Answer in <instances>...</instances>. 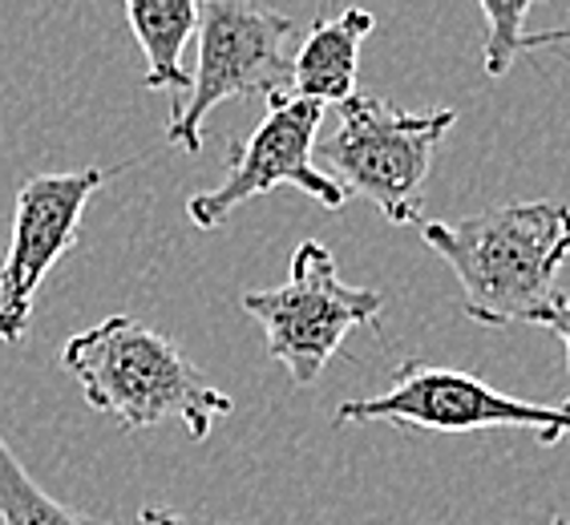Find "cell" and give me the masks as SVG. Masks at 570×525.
I'll return each instance as SVG.
<instances>
[{
  "label": "cell",
  "instance_id": "1",
  "mask_svg": "<svg viewBox=\"0 0 570 525\" xmlns=\"http://www.w3.org/2000/svg\"><path fill=\"white\" fill-rule=\"evenodd\" d=\"M421 239L453 267L473 324H534L562 299L554 287L570 259V207L562 202H505L458 222H421Z\"/></svg>",
  "mask_w": 570,
  "mask_h": 525
},
{
  "label": "cell",
  "instance_id": "2",
  "mask_svg": "<svg viewBox=\"0 0 570 525\" xmlns=\"http://www.w3.org/2000/svg\"><path fill=\"white\" fill-rule=\"evenodd\" d=\"M61 364L81 384L86 405L114 416L126 433L183 420L190 440H207L210 425L235 408L227 393L203 380L175 339L134 316H106L77 331L61 348Z\"/></svg>",
  "mask_w": 570,
  "mask_h": 525
},
{
  "label": "cell",
  "instance_id": "3",
  "mask_svg": "<svg viewBox=\"0 0 570 525\" xmlns=\"http://www.w3.org/2000/svg\"><path fill=\"white\" fill-rule=\"evenodd\" d=\"M299 24L255 0H198V69L175 101L166 138L203 150V118L227 98H284L296 81Z\"/></svg>",
  "mask_w": 570,
  "mask_h": 525
},
{
  "label": "cell",
  "instance_id": "4",
  "mask_svg": "<svg viewBox=\"0 0 570 525\" xmlns=\"http://www.w3.org/2000/svg\"><path fill=\"white\" fill-rule=\"evenodd\" d=\"M453 121V110H396L393 101L356 93L341 106V126L320 153L348 195L368 198L396 227H421L429 170Z\"/></svg>",
  "mask_w": 570,
  "mask_h": 525
},
{
  "label": "cell",
  "instance_id": "5",
  "mask_svg": "<svg viewBox=\"0 0 570 525\" xmlns=\"http://www.w3.org/2000/svg\"><path fill=\"white\" fill-rule=\"evenodd\" d=\"M243 311L264 324L267 356L284 364L299 388H307L320 380L324 364L341 351L352 328L381 324L384 296L373 287L344 284L324 242H299L287 284L247 291Z\"/></svg>",
  "mask_w": 570,
  "mask_h": 525
},
{
  "label": "cell",
  "instance_id": "6",
  "mask_svg": "<svg viewBox=\"0 0 570 525\" xmlns=\"http://www.w3.org/2000/svg\"><path fill=\"white\" fill-rule=\"evenodd\" d=\"M332 425H393L421 433H482V428H527L538 445L570 437V408L534 405L494 393L485 380L425 360H401L393 388L368 400H344Z\"/></svg>",
  "mask_w": 570,
  "mask_h": 525
},
{
  "label": "cell",
  "instance_id": "7",
  "mask_svg": "<svg viewBox=\"0 0 570 525\" xmlns=\"http://www.w3.org/2000/svg\"><path fill=\"white\" fill-rule=\"evenodd\" d=\"M328 106L312 98H272L267 118L255 126L247 142H235L230 150V170L215 190H203L187 202V219L203 230H215L247 202L275 187H296L320 207L341 210L348 202V190L332 175H320L312 166V146H316L320 121Z\"/></svg>",
  "mask_w": 570,
  "mask_h": 525
},
{
  "label": "cell",
  "instance_id": "8",
  "mask_svg": "<svg viewBox=\"0 0 570 525\" xmlns=\"http://www.w3.org/2000/svg\"><path fill=\"white\" fill-rule=\"evenodd\" d=\"M110 178V170H77V175H37L17 195L12 210L9 251L0 262V339H24L33 319L37 287L53 271L57 259L69 251L81 235L94 190Z\"/></svg>",
  "mask_w": 570,
  "mask_h": 525
},
{
  "label": "cell",
  "instance_id": "9",
  "mask_svg": "<svg viewBox=\"0 0 570 525\" xmlns=\"http://www.w3.org/2000/svg\"><path fill=\"white\" fill-rule=\"evenodd\" d=\"M376 29L368 9H344L312 29L299 41L296 53V98H312L320 106H344L356 98V69H361V44Z\"/></svg>",
  "mask_w": 570,
  "mask_h": 525
},
{
  "label": "cell",
  "instance_id": "10",
  "mask_svg": "<svg viewBox=\"0 0 570 525\" xmlns=\"http://www.w3.org/2000/svg\"><path fill=\"white\" fill-rule=\"evenodd\" d=\"M126 21L146 53V89H170L175 101L187 98L183 49L198 33V0H126Z\"/></svg>",
  "mask_w": 570,
  "mask_h": 525
},
{
  "label": "cell",
  "instance_id": "11",
  "mask_svg": "<svg viewBox=\"0 0 570 525\" xmlns=\"http://www.w3.org/2000/svg\"><path fill=\"white\" fill-rule=\"evenodd\" d=\"M485 17V41H482V66L485 73L502 81L522 53H538L547 44L570 41V29H554V33H530V9L534 0H478Z\"/></svg>",
  "mask_w": 570,
  "mask_h": 525
},
{
  "label": "cell",
  "instance_id": "12",
  "mask_svg": "<svg viewBox=\"0 0 570 525\" xmlns=\"http://www.w3.org/2000/svg\"><path fill=\"white\" fill-rule=\"evenodd\" d=\"M0 525H110L98 517L69 509L29 477L9 440L0 437Z\"/></svg>",
  "mask_w": 570,
  "mask_h": 525
},
{
  "label": "cell",
  "instance_id": "13",
  "mask_svg": "<svg viewBox=\"0 0 570 525\" xmlns=\"http://www.w3.org/2000/svg\"><path fill=\"white\" fill-rule=\"evenodd\" d=\"M534 324H542V328H550L562 339V348H567V376H570V299H559L554 307L538 311ZM562 408H570V393H567V400H562Z\"/></svg>",
  "mask_w": 570,
  "mask_h": 525
},
{
  "label": "cell",
  "instance_id": "14",
  "mask_svg": "<svg viewBox=\"0 0 570 525\" xmlns=\"http://www.w3.org/2000/svg\"><path fill=\"white\" fill-rule=\"evenodd\" d=\"M138 525H195V522L170 514V509H158V505H146L142 514H138Z\"/></svg>",
  "mask_w": 570,
  "mask_h": 525
},
{
  "label": "cell",
  "instance_id": "15",
  "mask_svg": "<svg viewBox=\"0 0 570 525\" xmlns=\"http://www.w3.org/2000/svg\"><path fill=\"white\" fill-rule=\"evenodd\" d=\"M550 525H570V505H567V509H559V514H554V522H550Z\"/></svg>",
  "mask_w": 570,
  "mask_h": 525
}]
</instances>
